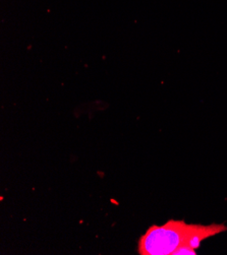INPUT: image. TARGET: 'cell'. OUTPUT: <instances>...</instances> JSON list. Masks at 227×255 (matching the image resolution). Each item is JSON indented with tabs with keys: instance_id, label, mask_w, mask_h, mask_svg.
<instances>
[{
	"instance_id": "1",
	"label": "cell",
	"mask_w": 227,
	"mask_h": 255,
	"mask_svg": "<svg viewBox=\"0 0 227 255\" xmlns=\"http://www.w3.org/2000/svg\"><path fill=\"white\" fill-rule=\"evenodd\" d=\"M227 231L224 224L208 226L169 220L163 226H152L140 238V255H196L204 240Z\"/></svg>"
}]
</instances>
